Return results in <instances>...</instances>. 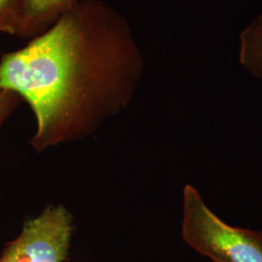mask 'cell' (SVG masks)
I'll use <instances>...</instances> for the list:
<instances>
[{"label":"cell","mask_w":262,"mask_h":262,"mask_svg":"<svg viewBox=\"0 0 262 262\" xmlns=\"http://www.w3.org/2000/svg\"><path fill=\"white\" fill-rule=\"evenodd\" d=\"M239 40L240 64L262 82V11L244 28Z\"/></svg>","instance_id":"obj_5"},{"label":"cell","mask_w":262,"mask_h":262,"mask_svg":"<svg viewBox=\"0 0 262 262\" xmlns=\"http://www.w3.org/2000/svg\"><path fill=\"white\" fill-rule=\"evenodd\" d=\"M71 221L63 208H50L28 222L6 247L0 262H62L67 257Z\"/></svg>","instance_id":"obj_3"},{"label":"cell","mask_w":262,"mask_h":262,"mask_svg":"<svg viewBox=\"0 0 262 262\" xmlns=\"http://www.w3.org/2000/svg\"><path fill=\"white\" fill-rule=\"evenodd\" d=\"M24 10V0H0V33L17 36Z\"/></svg>","instance_id":"obj_6"},{"label":"cell","mask_w":262,"mask_h":262,"mask_svg":"<svg viewBox=\"0 0 262 262\" xmlns=\"http://www.w3.org/2000/svg\"><path fill=\"white\" fill-rule=\"evenodd\" d=\"M185 242L214 262H262V232L226 224L192 186L184 189Z\"/></svg>","instance_id":"obj_2"},{"label":"cell","mask_w":262,"mask_h":262,"mask_svg":"<svg viewBox=\"0 0 262 262\" xmlns=\"http://www.w3.org/2000/svg\"><path fill=\"white\" fill-rule=\"evenodd\" d=\"M16 95L17 94L0 88V122L11 111V108H13Z\"/></svg>","instance_id":"obj_7"},{"label":"cell","mask_w":262,"mask_h":262,"mask_svg":"<svg viewBox=\"0 0 262 262\" xmlns=\"http://www.w3.org/2000/svg\"><path fill=\"white\" fill-rule=\"evenodd\" d=\"M81 0H24L17 37L30 40L45 32Z\"/></svg>","instance_id":"obj_4"},{"label":"cell","mask_w":262,"mask_h":262,"mask_svg":"<svg viewBox=\"0 0 262 262\" xmlns=\"http://www.w3.org/2000/svg\"><path fill=\"white\" fill-rule=\"evenodd\" d=\"M143 69L126 19L104 0H81L25 47L0 58V88L21 96L37 138L115 110Z\"/></svg>","instance_id":"obj_1"}]
</instances>
